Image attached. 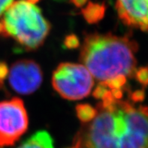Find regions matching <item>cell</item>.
<instances>
[{
  "mask_svg": "<svg viewBox=\"0 0 148 148\" xmlns=\"http://www.w3.org/2000/svg\"><path fill=\"white\" fill-rule=\"evenodd\" d=\"M138 45L130 36L111 33L86 34L80 51V61L98 81L124 75L134 77Z\"/></svg>",
  "mask_w": 148,
  "mask_h": 148,
  "instance_id": "1",
  "label": "cell"
},
{
  "mask_svg": "<svg viewBox=\"0 0 148 148\" xmlns=\"http://www.w3.org/2000/svg\"><path fill=\"white\" fill-rule=\"evenodd\" d=\"M51 29L41 10L28 0L14 2L0 17V36L11 38L26 51L41 47Z\"/></svg>",
  "mask_w": 148,
  "mask_h": 148,
  "instance_id": "2",
  "label": "cell"
},
{
  "mask_svg": "<svg viewBox=\"0 0 148 148\" xmlns=\"http://www.w3.org/2000/svg\"><path fill=\"white\" fill-rule=\"evenodd\" d=\"M116 103L108 108L97 105V115L92 121L81 126L74 138L71 147L117 148L115 133Z\"/></svg>",
  "mask_w": 148,
  "mask_h": 148,
  "instance_id": "3",
  "label": "cell"
},
{
  "mask_svg": "<svg viewBox=\"0 0 148 148\" xmlns=\"http://www.w3.org/2000/svg\"><path fill=\"white\" fill-rule=\"evenodd\" d=\"M52 85L64 99L80 100L90 95L94 80L82 64L62 62L53 73Z\"/></svg>",
  "mask_w": 148,
  "mask_h": 148,
  "instance_id": "4",
  "label": "cell"
},
{
  "mask_svg": "<svg viewBox=\"0 0 148 148\" xmlns=\"http://www.w3.org/2000/svg\"><path fill=\"white\" fill-rule=\"evenodd\" d=\"M28 114L20 98L0 102V147L12 146L28 129Z\"/></svg>",
  "mask_w": 148,
  "mask_h": 148,
  "instance_id": "5",
  "label": "cell"
},
{
  "mask_svg": "<svg viewBox=\"0 0 148 148\" xmlns=\"http://www.w3.org/2000/svg\"><path fill=\"white\" fill-rule=\"evenodd\" d=\"M126 130L118 148H148V107H135L128 101L119 100Z\"/></svg>",
  "mask_w": 148,
  "mask_h": 148,
  "instance_id": "6",
  "label": "cell"
},
{
  "mask_svg": "<svg viewBox=\"0 0 148 148\" xmlns=\"http://www.w3.org/2000/svg\"><path fill=\"white\" fill-rule=\"evenodd\" d=\"M11 88L21 95H29L39 88L43 80L40 66L34 60H21L12 64L8 71Z\"/></svg>",
  "mask_w": 148,
  "mask_h": 148,
  "instance_id": "7",
  "label": "cell"
},
{
  "mask_svg": "<svg viewBox=\"0 0 148 148\" xmlns=\"http://www.w3.org/2000/svg\"><path fill=\"white\" fill-rule=\"evenodd\" d=\"M116 10L123 24L148 32V0H116Z\"/></svg>",
  "mask_w": 148,
  "mask_h": 148,
  "instance_id": "8",
  "label": "cell"
},
{
  "mask_svg": "<svg viewBox=\"0 0 148 148\" xmlns=\"http://www.w3.org/2000/svg\"><path fill=\"white\" fill-rule=\"evenodd\" d=\"M17 148H54L51 135L46 131H38L30 136Z\"/></svg>",
  "mask_w": 148,
  "mask_h": 148,
  "instance_id": "9",
  "label": "cell"
},
{
  "mask_svg": "<svg viewBox=\"0 0 148 148\" xmlns=\"http://www.w3.org/2000/svg\"><path fill=\"white\" fill-rule=\"evenodd\" d=\"M105 10L106 8L104 4L90 2L82 9V14L88 23L94 24L103 18Z\"/></svg>",
  "mask_w": 148,
  "mask_h": 148,
  "instance_id": "10",
  "label": "cell"
},
{
  "mask_svg": "<svg viewBox=\"0 0 148 148\" xmlns=\"http://www.w3.org/2000/svg\"><path fill=\"white\" fill-rule=\"evenodd\" d=\"M77 118L83 123H87L92 121L97 115V109L89 104H79L75 108Z\"/></svg>",
  "mask_w": 148,
  "mask_h": 148,
  "instance_id": "11",
  "label": "cell"
},
{
  "mask_svg": "<svg viewBox=\"0 0 148 148\" xmlns=\"http://www.w3.org/2000/svg\"><path fill=\"white\" fill-rule=\"evenodd\" d=\"M100 83L111 90L115 89H123L127 83V77L124 75H117L116 77L107 79Z\"/></svg>",
  "mask_w": 148,
  "mask_h": 148,
  "instance_id": "12",
  "label": "cell"
},
{
  "mask_svg": "<svg viewBox=\"0 0 148 148\" xmlns=\"http://www.w3.org/2000/svg\"><path fill=\"white\" fill-rule=\"evenodd\" d=\"M134 77L144 87L148 86V66H142L136 69Z\"/></svg>",
  "mask_w": 148,
  "mask_h": 148,
  "instance_id": "13",
  "label": "cell"
},
{
  "mask_svg": "<svg viewBox=\"0 0 148 148\" xmlns=\"http://www.w3.org/2000/svg\"><path fill=\"white\" fill-rule=\"evenodd\" d=\"M64 45L68 49H75L80 46V41L77 36L70 34L66 36L64 39Z\"/></svg>",
  "mask_w": 148,
  "mask_h": 148,
  "instance_id": "14",
  "label": "cell"
},
{
  "mask_svg": "<svg viewBox=\"0 0 148 148\" xmlns=\"http://www.w3.org/2000/svg\"><path fill=\"white\" fill-rule=\"evenodd\" d=\"M130 98L131 101L134 103L137 102H141L145 100V91L144 89L142 90H135L134 92H130Z\"/></svg>",
  "mask_w": 148,
  "mask_h": 148,
  "instance_id": "15",
  "label": "cell"
},
{
  "mask_svg": "<svg viewBox=\"0 0 148 148\" xmlns=\"http://www.w3.org/2000/svg\"><path fill=\"white\" fill-rule=\"evenodd\" d=\"M108 90L106 86H104L101 83H99L96 87V89L94 90L93 92H92V96L97 99H101L102 97L105 95V93L107 92Z\"/></svg>",
  "mask_w": 148,
  "mask_h": 148,
  "instance_id": "16",
  "label": "cell"
},
{
  "mask_svg": "<svg viewBox=\"0 0 148 148\" xmlns=\"http://www.w3.org/2000/svg\"><path fill=\"white\" fill-rule=\"evenodd\" d=\"M8 68L7 64L4 62H0V89H2L4 86V81L8 75Z\"/></svg>",
  "mask_w": 148,
  "mask_h": 148,
  "instance_id": "17",
  "label": "cell"
},
{
  "mask_svg": "<svg viewBox=\"0 0 148 148\" xmlns=\"http://www.w3.org/2000/svg\"><path fill=\"white\" fill-rule=\"evenodd\" d=\"M14 0H0V17H2L6 10L11 5Z\"/></svg>",
  "mask_w": 148,
  "mask_h": 148,
  "instance_id": "18",
  "label": "cell"
},
{
  "mask_svg": "<svg viewBox=\"0 0 148 148\" xmlns=\"http://www.w3.org/2000/svg\"><path fill=\"white\" fill-rule=\"evenodd\" d=\"M111 95L116 100H120L123 96V89H115V90H110Z\"/></svg>",
  "mask_w": 148,
  "mask_h": 148,
  "instance_id": "19",
  "label": "cell"
},
{
  "mask_svg": "<svg viewBox=\"0 0 148 148\" xmlns=\"http://www.w3.org/2000/svg\"><path fill=\"white\" fill-rule=\"evenodd\" d=\"M70 1L77 8L84 7L86 5V2H88V0H70Z\"/></svg>",
  "mask_w": 148,
  "mask_h": 148,
  "instance_id": "20",
  "label": "cell"
},
{
  "mask_svg": "<svg viewBox=\"0 0 148 148\" xmlns=\"http://www.w3.org/2000/svg\"><path fill=\"white\" fill-rule=\"evenodd\" d=\"M28 1L30 2H32V3L33 4H36L38 1H39V0H28Z\"/></svg>",
  "mask_w": 148,
  "mask_h": 148,
  "instance_id": "21",
  "label": "cell"
},
{
  "mask_svg": "<svg viewBox=\"0 0 148 148\" xmlns=\"http://www.w3.org/2000/svg\"><path fill=\"white\" fill-rule=\"evenodd\" d=\"M70 148H72V147H70Z\"/></svg>",
  "mask_w": 148,
  "mask_h": 148,
  "instance_id": "22",
  "label": "cell"
}]
</instances>
